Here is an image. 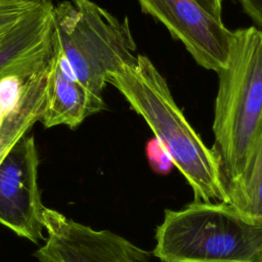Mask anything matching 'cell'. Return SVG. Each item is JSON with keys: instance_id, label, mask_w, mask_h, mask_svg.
<instances>
[{"instance_id": "6da1fadb", "label": "cell", "mask_w": 262, "mask_h": 262, "mask_svg": "<svg viewBox=\"0 0 262 262\" xmlns=\"http://www.w3.org/2000/svg\"><path fill=\"white\" fill-rule=\"evenodd\" d=\"M113 85L155 134L160 146L185 178L193 201L225 202L218 159L186 120L175 102L166 79L145 55L112 74Z\"/></svg>"}, {"instance_id": "7a4b0ae2", "label": "cell", "mask_w": 262, "mask_h": 262, "mask_svg": "<svg viewBox=\"0 0 262 262\" xmlns=\"http://www.w3.org/2000/svg\"><path fill=\"white\" fill-rule=\"evenodd\" d=\"M217 74L212 149L226 191L242 175L262 129V31H232L226 63Z\"/></svg>"}, {"instance_id": "3957f363", "label": "cell", "mask_w": 262, "mask_h": 262, "mask_svg": "<svg viewBox=\"0 0 262 262\" xmlns=\"http://www.w3.org/2000/svg\"><path fill=\"white\" fill-rule=\"evenodd\" d=\"M151 254L162 262H262V222L225 202L166 209Z\"/></svg>"}, {"instance_id": "277c9868", "label": "cell", "mask_w": 262, "mask_h": 262, "mask_svg": "<svg viewBox=\"0 0 262 262\" xmlns=\"http://www.w3.org/2000/svg\"><path fill=\"white\" fill-rule=\"evenodd\" d=\"M52 42L73 76L102 96L112 74L136 60L127 17L119 19L92 0H64L53 6Z\"/></svg>"}, {"instance_id": "5b68a950", "label": "cell", "mask_w": 262, "mask_h": 262, "mask_svg": "<svg viewBox=\"0 0 262 262\" xmlns=\"http://www.w3.org/2000/svg\"><path fill=\"white\" fill-rule=\"evenodd\" d=\"M39 163L35 138L27 134L0 163V224L35 244L44 239L45 230Z\"/></svg>"}, {"instance_id": "8992f818", "label": "cell", "mask_w": 262, "mask_h": 262, "mask_svg": "<svg viewBox=\"0 0 262 262\" xmlns=\"http://www.w3.org/2000/svg\"><path fill=\"white\" fill-rule=\"evenodd\" d=\"M47 238L34 256L40 262H150L151 252L108 229H94L47 208Z\"/></svg>"}, {"instance_id": "52a82bcc", "label": "cell", "mask_w": 262, "mask_h": 262, "mask_svg": "<svg viewBox=\"0 0 262 262\" xmlns=\"http://www.w3.org/2000/svg\"><path fill=\"white\" fill-rule=\"evenodd\" d=\"M137 1L144 13L163 24L184 45L199 66L216 73L225 66L232 31L195 0Z\"/></svg>"}, {"instance_id": "ba28073f", "label": "cell", "mask_w": 262, "mask_h": 262, "mask_svg": "<svg viewBox=\"0 0 262 262\" xmlns=\"http://www.w3.org/2000/svg\"><path fill=\"white\" fill-rule=\"evenodd\" d=\"M53 6L51 0H42L0 41V83L25 80L47 64L52 54Z\"/></svg>"}, {"instance_id": "9c48e42d", "label": "cell", "mask_w": 262, "mask_h": 262, "mask_svg": "<svg viewBox=\"0 0 262 262\" xmlns=\"http://www.w3.org/2000/svg\"><path fill=\"white\" fill-rule=\"evenodd\" d=\"M106 108L102 96L87 89L72 74L59 49L52 42L40 121L45 128L67 126L75 129L84 120Z\"/></svg>"}, {"instance_id": "30bf717a", "label": "cell", "mask_w": 262, "mask_h": 262, "mask_svg": "<svg viewBox=\"0 0 262 262\" xmlns=\"http://www.w3.org/2000/svg\"><path fill=\"white\" fill-rule=\"evenodd\" d=\"M49 61V60H48ZM48 62L29 78L21 80L14 103L0 121V163L13 145L40 121L44 106Z\"/></svg>"}, {"instance_id": "8fae6325", "label": "cell", "mask_w": 262, "mask_h": 262, "mask_svg": "<svg viewBox=\"0 0 262 262\" xmlns=\"http://www.w3.org/2000/svg\"><path fill=\"white\" fill-rule=\"evenodd\" d=\"M228 203L252 222H262V129L239 178L226 188Z\"/></svg>"}, {"instance_id": "7c38bea8", "label": "cell", "mask_w": 262, "mask_h": 262, "mask_svg": "<svg viewBox=\"0 0 262 262\" xmlns=\"http://www.w3.org/2000/svg\"><path fill=\"white\" fill-rule=\"evenodd\" d=\"M42 0H0V41Z\"/></svg>"}, {"instance_id": "4fadbf2b", "label": "cell", "mask_w": 262, "mask_h": 262, "mask_svg": "<svg viewBox=\"0 0 262 262\" xmlns=\"http://www.w3.org/2000/svg\"><path fill=\"white\" fill-rule=\"evenodd\" d=\"M236 1L243 8L244 12L262 31V0H236Z\"/></svg>"}, {"instance_id": "5bb4252c", "label": "cell", "mask_w": 262, "mask_h": 262, "mask_svg": "<svg viewBox=\"0 0 262 262\" xmlns=\"http://www.w3.org/2000/svg\"><path fill=\"white\" fill-rule=\"evenodd\" d=\"M211 16L222 21V0H195Z\"/></svg>"}]
</instances>
